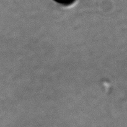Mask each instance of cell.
<instances>
[{"instance_id": "6da1fadb", "label": "cell", "mask_w": 127, "mask_h": 127, "mask_svg": "<svg viewBox=\"0 0 127 127\" xmlns=\"http://www.w3.org/2000/svg\"><path fill=\"white\" fill-rule=\"evenodd\" d=\"M58 3L63 5H69L73 3L75 0H54Z\"/></svg>"}]
</instances>
